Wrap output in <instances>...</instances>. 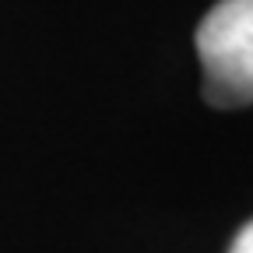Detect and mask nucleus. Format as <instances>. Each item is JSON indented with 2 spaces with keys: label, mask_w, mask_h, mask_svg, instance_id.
I'll return each mask as SVG.
<instances>
[{
  "label": "nucleus",
  "mask_w": 253,
  "mask_h": 253,
  "mask_svg": "<svg viewBox=\"0 0 253 253\" xmlns=\"http://www.w3.org/2000/svg\"><path fill=\"white\" fill-rule=\"evenodd\" d=\"M204 99L218 109L253 102V0H218L194 36Z\"/></svg>",
  "instance_id": "obj_1"
},
{
  "label": "nucleus",
  "mask_w": 253,
  "mask_h": 253,
  "mask_svg": "<svg viewBox=\"0 0 253 253\" xmlns=\"http://www.w3.org/2000/svg\"><path fill=\"white\" fill-rule=\"evenodd\" d=\"M229 253H253V221H246V225L236 232V239H232Z\"/></svg>",
  "instance_id": "obj_2"
}]
</instances>
